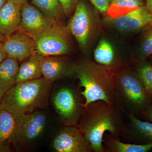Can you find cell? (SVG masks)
<instances>
[{
    "label": "cell",
    "instance_id": "1",
    "mask_svg": "<svg viewBox=\"0 0 152 152\" xmlns=\"http://www.w3.org/2000/svg\"><path fill=\"white\" fill-rule=\"evenodd\" d=\"M83 109L77 127L91 144L94 152H105L103 138L106 132L120 137L124 126L118 108L99 100L91 103Z\"/></svg>",
    "mask_w": 152,
    "mask_h": 152
},
{
    "label": "cell",
    "instance_id": "2",
    "mask_svg": "<svg viewBox=\"0 0 152 152\" xmlns=\"http://www.w3.org/2000/svg\"><path fill=\"white\" fill-rule=\"evenodd\" d=\"M78 79L84 88L81 94L84 97L83 107L99 100L115 106L114 93L115 74L105 66L83 58L73 66L72 75ZM117 107V106H116Z\"/></svg>",
    "mask_w": 152,
    "mask_h": 152
},
{
    "label": "cell",
    "instance_id": "3",
    "mask_svg": "<svg viewBox=\"0 0 152 152\" xmlns=\"http://www.w3.org/2000/svg\"><path fill=\"white\" fill-rule=\"evenodd\" d=\"M52 83L44 78L18 83L6 92L1 106L17 119L46 107Z\"/></svg>",
    "mask_w": 152,
    "mask_h": 152
},
{
    "label": "cell",
    "instance_id": "4",
    "mask_svg": "<svg viewBox=\"0 0 152 152\" xmlns=\"http://www.w3.org/2000/svg\"><path fill=\"white\" fill-rule=\"evenodd\" d=\"M114 93L117 107L126 115L137 116L152 103L139 77L128 66L115 74Z\"/></svg>",
    "mask_w": 152,
    "mask_h": 152
},
{
    "label": "cell",
    "instance_id": "5",
    "mask_svg": "<svg viewBox=\"0 0 152 152\" xmlns=\"http://www.w3.org/2000/svg\"><path fill=\"white\" fill-rule=\"evenodd\" d=\"M99 12L88 0H80L67 25L84 54L89 53L100 33Z\"/></svg>",
    "mask_w": 152,
    "mask_h": 152
},
{
    "label": "cell",
    "instance_id": "6",
    "mask_svg": "<svg viewBox=\"0 0 152 152\" xmlns=\"http://www.w3.org/2000/svg\"><path fill=\"white\" fill-rule=\"evenodd\" d=\"M35 42L37 52L43 56H63L72 50L71 34L67 25L56 24L41 32L29 34Z\"/></svg>",
    "mask_w": 152,
    "mask_h": 152
},
{
    "label": "cell",
    "instance_id": "7",
    "mask_svg": "<svg viewBox=\"0 0 152 152\" xmlns=\"http://www.w3.org/2000/svg\"><path fill=\"white\" fill-rule=\"evenodd\" d=\"M46 123L45 115L39 111L18 119L11 143L16 149H23L40 136Z\"/></svg>",
    "mask_w": 152,
    "mask_h": 152
},
{
    "label": "cell",
    "instance_id": "8",
    "mask_svg": "<svg viewBox=\"0 0 152 152\" xmlns=\"http://www.w3.org/2000/svg\"><path fill=\"white\" fill-rule=\"evenodd\" d=\"M53 101L55 108L65 126H77L83 107L73 90L69 87L62 88L56 93Z\"/></svg>",
    "mask_w": 152,
    "mask_h": 152
},
{
    "label": "cell",
    "instance_id": "9",
    "mask_svg": "<svg viewBox=\"0 0 152 152\" xmlns=\"http://www.w3.org/2000/svg\"><path fill=\"white\" fill-rule=\"evenodd\" d=\"M104 22L120 32L142 33L152 27V14L145 4L120 18L111 19L105 17Z\"/></svg>",
    "mask_w": 152,
    "mask_h": 152
},
{
    "label": "cell",
    "instance_id": "10",
    "mask_svg": "<svg viewBox=\"0 0 152 152\" xmlns=\"http://www.w3.org/2000/svg\"><path fill=\"white\" fill-rule=\"evenodd\" d=\"M53 146L58 152H92V147L77 127L66 126L55 137Z\"/></svg>",
    "mask_w": 152,
    "mask_h": 152
},
{
    "label": "cell",
    "instance_id": "11",
    "mask_svg": "<svg viewBox=\"0 0 152 152\" xmlns=\"http://www.w3.org/2000/svg\"><path fill=\"white\" fill-rule=\"evenodd\" d=\"M3 43L7 56L15 59L19 63L28 59L37 52L32 37L19 29L6 37Z\"/></svg>",
    "mask_w": 152,
    "mask_h": 152
},
{
    "label": "cell",
    "instance_id": "12",
    "mask_svg": "<svg viewBox=\"0 0 152 152\" xmlns=\"http://www.w3.org/2000/svg\"><path fill=\"white\" fill-rule=\"evenodd\" d=\"M55 23L28 1L21 4V21L19 29L28 34L41 32Z\"/></svg>",
    "mask_w": 152,
    "mask_h": 152
},
{
    "label": "cell",
    "instance_id": "13",
    "mask_svg": "<svg viewBox=\"0 0 152 152\" xmlns=\"http://www.w3.org/2000/svg\"><path fill=\"white\" fill-rule=\"evenodd\" d=\"M127 115L129 122L124 126L120 135L123 140L138 145L152 144V123L141 121L134 114Z\"/></svg>",
    "mask_w": 152,
    "mask_h": 152
},
{
    "label": "cell",
    "instance_id": "14",
    "mask_svg": "<svg viewBox=\"0 0 152 152\" xmlns=\"http://www.w3.org/2000/svg\"><path fill=\"white\" fill-rule=\"evenodd\" d=\"M73 64L61 56H43L42 63L43 77L52 83L66 77L72 75Z\"/></svg>",
    "mask_w": 152,
    "mask_h": 152
},
{
    "label": "cell",
    "instance_id": "15",
    "mask_svg": "<svg viewBox=\"0 0 152 152\" xmlns=\"http://www.w3.org/2000/svg\"><path fill=\"white\" fill-rule=\"evenodd\" d=\"M21 21V5L8 1L0 10V34L6 38L16 31Z\"/></svg>",
    "mask_w": 152,
    "mask_h": 152
},
{
    "label": "cell",
    "instance_id": "16",
    "mask_svg": "<svg viewBox=\"0 0 152 152\" xmlns=\"http://www.w3.org/2000/svg\"><path fill=\"white\" fill-rule=\"evenodd\" d=\"M43 58V56L37 52L23 62L19 67L15 84L42 77Z\"/></svg>",
    "mask_w": 152,
    "mask_h": 152
},
{
    "label": "cell",
    "instance_id": "17",
    "mask_svg": "<svg viewBox=\"0 0 152 152\" xmlns=\"http://www.w3.org/2000/svg\"><path fill=\"white\" fill-rule=\"evenodd\" d=\"M94 58L96 63L108 68L115 74L126 67L117 61L112 45L105 39L99 42L94 52Z\"/></svg>",
    "mask_w": 152,
    "mask_h": 152
},
{
    "label": "cell",
    "instance_id": "18",
    "mask_svg": "<svg viewBox=\"0 0 152 152\" xmlns=\"http://www.w3.org/2000/svg\"><path fill=\"white\" fill-rule=\"evenodd\" d=\"M105 137V136H104ZM103 138L105 152H147L152 149V144L138 145L121 141L119 137L107 135Z\"/></svg>",
    "mask_w": 152,
    "mask_h": 152
},
{
    "label": "cell",
    "instance_id": "19",
    "mask_svg": "<svg viewBox=\"0 0 152 152\" xmlns=\"http://www.w3.org/2000/svg\"><path fill=\"white\" fill-rule=\"evenodd\" d=\"M19 63L15 59L7 56L0 64V88L4 94L15 84Z\"/></svg>",
    "mask_w": 152,
    "mask_h": 152
},
{
    "label": "cell",
    "instance_id": "20",
    "mask_svg": "<svg viewBox=\"0 0 152 152\" xmlns=\"http://www.w3.org/2000/svg\"><path fill=\"white\" fill-rule=\"evenodd\" d=\"M31 4L56 24H64L66 17L58 0H31Z\"/></svg>",
    "mask_w": 152,
    "mask_h": 152
},
{
    "label": "cell",
    "instance_id": "21",
    "mask_svg": "<svg viewBox=\"0 0 152 152\" xmlns=\"http://www.w3.org/2000/svg\"><path fill=\"white\" fill-rule=\"evenodd\" d=\"M145 4V0H111L105 15L111 19L120 18Z\"/></svg>",
    "mask_w": 152,
    "mask_h": 152
},
{
    "label": "cell",
    "instance_id": "22",
    "mask_svg": "<svg viewBox=\"0 0 152 152\" xmlns=\"http://www.w3.org/2000/svg\"><path fill=\"white\" fill-rule=\"evenodd\" d=\"M18 119L0 106V142L11 143Z\"/></svg>",
    "mask_w": 152,
    "mask_h": 152
},
{
    "label": "cell",
    "instance_id": "23",
    "mask_svg": "<svg viewBox=\"0 0 152 152\" xmlns=\"http://www.w3.org/2000/svg\"><path fill=\"white\" fill-rule=\"evenodd\" d=\"M134 71L152 98V62L150 59L134 62Z\"/></svg>",
    "mask_w": 152,
    "mask_h": 152
},
{
    "label": "cell",
    "instance_id": "24",
    "mask_svg": "<svg viewBox=\"0 0 152 152\" xmlns=\"http://www.w3.org/2000/svg\"><path fill=\"white\" fill-rule=\"evenodd\" d=\"M141 33L138 48L133 58L134 62L147 59L152 55V27Z\"/></svg>",
    "mask_w": 152,
    "mask_h": 152
},
{
    "label": "cell",
    "instance_id": "25",
    "mask_svg": "<svg viewBox=\"0 0 152 152\" xmlns=\"http://www.w3.org/2000/svg\"><path fill=\"white\" fill-rule=\"evenodd\" d=\"M62 7L66 18L73 14L76 6L80 0H58Z\"/></svg>",
    "mask_w": 152,
    "mask_h": 152
},
{
    "label": "cell",
    "instance_id": "26",
    "mask_svg": "<svg viewBox=\"0 0 152 152\" xmlns=\"http://www.w3.org/2000/svg\"><path fill=\"white\" fill-rule=\"evenodd\" d=\"M99 13L105 15L111 0H88Z\"/></svg>",
    "mask_w": 152,
    "mask_h": 152
},
{
    "label": "cell",
    "instance_id": "27",
    "mask_svg": "<svg viewBox=\"0 0 152 152\" xmlns=\"http://www.w3.org/2000/svg\"><path fill=\"white\" fill-rule=\"evenodd\" d=\"M143 118L152 123V103L140 114Z\"/></svg>",
    "mask_w": 152,
    "mask_h": 152
},
{
    "label": "cell",
    "instance_id": "28",
    "mask_svg": "<svg viewBox=\"0 0 152 152\" xmlns=\"http://www.w3.org/2000/svg\"><path fill=\"white\" fill-rule=\"evenodd\" d=\"M9 142H0V152H10L12 151Z\"/></svg>",
    "mask_w": 152,
    "mask_h": 152
},
{
    "label": "cell",
    "instance_id": "29",
    "mask_svg": "<svg viewBox=\"0 0 152 152\" xmlns=\"http://www.w3.org/2000/svg\"><path fill=\"white\" fill-rule=\"evenodd\" d=\"M7 57V55L6 53L5 50L4 48L3 42L0 41V64Z\"/></svg>",
    "mask_w": 152,
    "mask_h": 152
},
{
    "label": "cell",
    "instance_id": "30",
    "mask_svg": "<svg viewBox=\"0 0 152 152\" xmlns=\"http://www.w3.org/2000/svg\"><path fill=\"white\" fill-rule=\"evenodd\" d=\"M145 4L150 12L152 14V0H145Z\"/></svg>",
    "mask_w": 152,
    "mask_h": 152
},
{
    "label": "cell",
    "instance_id": "31",
    "mask_svg": "<svg viewBox=\"0 0 152 152\" xmlns=\"http://www.w3.org/2000/svg\"><path fill=\"white\" fill-rule=\"evenodd\" d=\"M8 1L12 2L21 5L23 3L28 1V0H7Z\"/></svg>",
    "mask_w": 152,
    "mask_h": 152
},
{
    "label": "cell",
    "instance_id": "32",
    "mask_svg": "<svg viewBox=\"0 0 152 152\" xmlns=\"http://www.w3.org/2000/svg\"><path fill=\"white\" fill-rule=\"evenodd\" d=\"M8 1L7 0H0V10Z\"/></svg>",
    "mask_w": 152,
    "mask_h": 152
},
{
    "label": "cell",
    "instance_id": "33",
    "mask_svg": "<svg viewBox=\"0 0 152 152\" xmlns=\"http://www.w3.org/2000/svg\"><path fill=\"white\" fill-rule=\"evenodd\" d=\"M4 94V92L2 91V90L0 88V106H1V103Z\"/></svg>",
    "mask_w": 152,
    "mask_h": 152
},
{
    "label": "cell",
    "instance_id": "34",
    "mask_svg": "<svg viewBox=\"0 0 152 152\" xmlns=\"http://www.w3.org/2000/svg\"><path fill=\"white\" fill-rule=\"evenodd\" d=\"M5 38L3 37V36L0 34V41L2 42H4V40Z\"/></svg>",
    "mask_w": 152,
    "mask_h": 152
},
{
    "label": "cell",
    "instance_id": "35",
    "mask_svg": "<svg viewBox=\"0 0 152 152\" xmlns=\"http://www.w3.org/2000/svg\"><path fill=\"white\" fill-rule=\"evenodd\" d=\"M149 58L150 60H151V62H152V56H151L149 57Z\"/></svg>",
    "mask_w": 152,
    "mask_h": 152
},
{
    "label": "cell",
    "instance_id": "36",
    "mask_svg": "<svg viewBox=\"0 0 152 152\" xmlns=\"http://www.w3.org/2000/svg\"><path fill=\"white\" fill-rule=\"evenodd\" d=\"M151 56H152V55H151Z\"/></svg>",
    "mask_w": 152,
    "mask_h": 152
}]
</instances>
